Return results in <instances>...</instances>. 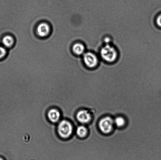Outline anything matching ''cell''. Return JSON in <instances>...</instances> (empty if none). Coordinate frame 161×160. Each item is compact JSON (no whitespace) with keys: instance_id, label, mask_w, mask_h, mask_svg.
<instances>
[{"instance_id":"6da1fadb","label":"cell","mask_w":161,"mask_h":160,"mask_svg":"<svg viewBox=\"0 0 161 160\" xmlns=\"http://www.w3.org/2000/svg\"><path fill=\"white\" fill-rule=\"evenodd\" d=\"M100 55L102 59L105 62L113 63L117 59L118 53L116 49L110 44H105L101 49Z\"/></svg>"},{"instance_id":"7a4b0ae2","label":"cell","mask_w":161,"mask_h":160,"mask_svg":"<svg viewBox=\"0 0 161 160\" xmlns=\"http://www.w3.org/2000/svg\"><path fill=\"white\" fill-rule=\"evenodd\" d=\"M114 126V119L109 116L102 117L97 123L98 127L101 133L106 135L113 132Z\"/></svg>"},{"instance_id":"3957f363","label":"cell","mask_w":161,"mask_h":160,"mask_svg":"<svg viewBox=\"0 0 161 160\" xmlns=\"http://www.w3.org/2000/svg\"><path fill=\"white\" fill-rule=\"evenodd\" d=\"M74 128L71 122L64 120L59 122L58 125L57 131L60 137L67 139L73 134Z\"/></svg>"},{"instance_id":"277c9868","label":"cell","mask_w":161,"mask_h":160,"mask_svg":"<svg viewBox=\"0 0 161 160\" xmlns=\"http://www.w3.org/2000/svg\"><path fill=\"white\" fill-rule=\"evenodd\" d=\"M75 117L80 123L86 124L91 122L92 120V116L91 112L87 109H81L76 114Z\"/></svg>"},{"instance_id":"5b68a950","label":"cell","mask_w":161,"mask_h":160,"mask_svg":"<svg viewBox=\"0 0 161 160\" xmlns=\"http://www.w3.org/2000/svg\"><path fill=\"white\" fill-rule=\"evenodd\" d=\"M83 60L85 65L89 68H95L99 63V59L97 56L91 52L85 53L83 56Z\"/></svg>"},{"instance_id":"8992f818","label":"cell","mask_w":161,"mask_h":160,"mask_svg":"<svg viewBox=\"0 0 161 160\" xmlns=\"http://www.w3.org/2000/svg\"><path fill=\"white\" fill-rule=\"evenodd\" d=\"M47 117L52 123H56L59 121L61 117V113L56 109H51L48 111Z\"/></svg>"},{"instance_id":"52a82bcc","label":"cell","mask_w":161,"mask_h":160,"mask_svg":"<svg viewBox=\"0 0 161 160\" xmlns=\"http://www.w3.org/2000/svg\"><path fill=\"white\" fill-rule=\"evenodd\" d=\"M50 32V28L49 25L45 23L39 24L37 28L38 34L41 37H45L48 35Z\"/></svg>"},{"instance_id":"ba28073f","label":"cell","mask_w":161,"mask_h":160,"mask_svg":"<svg viewBox=\"0 0 161 160\" xmlns=\"http://www.w3.org/2000/svg\"><path fill=\"white\" fill-rule=\"evenodd\" d=\"M76 134L80 138H85L88 134V129L86 126L84 125H80L77 127Z\"/></svg>"},{"instance_id":"9c48e42d","label":"cell","mask_w":161,"mask_h":160,"mask_svg":"<svg viewBox=\"0 0 161 160\" xmlns=\"http://www.w3.org/2000/svg\"><path fill=\"white\" fill-rule=\"evenodd\" d=\"M114 125L118 128H122L125 126L126 120L125 117L123 116H117L114 119Z\"/></svg>"},{"instance_id":"30bf717a","label":"cell","mask_w":161,"mask_h":160,"mask_svg":"<svg viewBox=\"0 0 161 160\" xmlns=\"http://www.w3.org/2000/svg\"><path fill=\"white\" fill-rule=\"evenodd\" d=\"M72 49L75 54L80 55L84 53L85 47L83 44L76 43L73 45Z\"/></svg>"},{"instance_id":"8fae6325","label":"cell","mask_w":161,"mask_h":160,"mask_svg":"<svg viewBox=\"0 0 161 160\" xmlns=\"http://www.w3.org/2000/svg\"><path fill=\"white\" fill-rule=\"evenodd\" d=\"M14 42L13 38L11 36L9 35L5 36L3 39V45L8 48L12 46Z\"/></svg>"},{"instance_id":"7c38bea8","label":"cell","mask_w":161,"mask_h":160,"mask_svg":"<svg viewBox=\"0 0 161 160\" xmlns=\"http://www.w3.org/2000/svg\"><path fill=\"white\" fill-rule=\"evenodd\" d=\"M6 50L3 47H0V59L3 58L6 54Z\"/></svg>"},{"instance_id":"4fadbf2b","label":"cell","mask_w":161,"mask_h":160,"mask_svg":"<svg viewBox=\"0 0 161 160\" xmlns=\"http://www.w3.org/2000/svg\"><path fill=\"white\" fill-rule=\"evenodd\" d=\"M158 26L161 27V15H159L156 20Z\"/></svg>"},{"instance_id":"5bb4252c","label":"cell","mask_w":161,"mask_h":160,"mask_svg":"<svg viewBox=\"0 0 161 160\" xmlns=\"http://www.w3.org/2000/svg\"><path fill=\"white\" fill-rule=\"evenodd\" d=\"M111 39L110 37H105L104 39V42L105 43V44H109L111 42Z\"/></svg>"},{"instance_id":"9a60e30c","label":"cell","mask_w":161,"mask_h":160,"mask_svg":"<svg viewBox=\"0 0 161 160\" xmlns=\"http://www.w3.org/2000/svg\"><path fill=\"white\" fill-rule=\"evenodd\" d=\"M0 160H3L2 158L0 157Z\"/></svg>"}]
</instances>
